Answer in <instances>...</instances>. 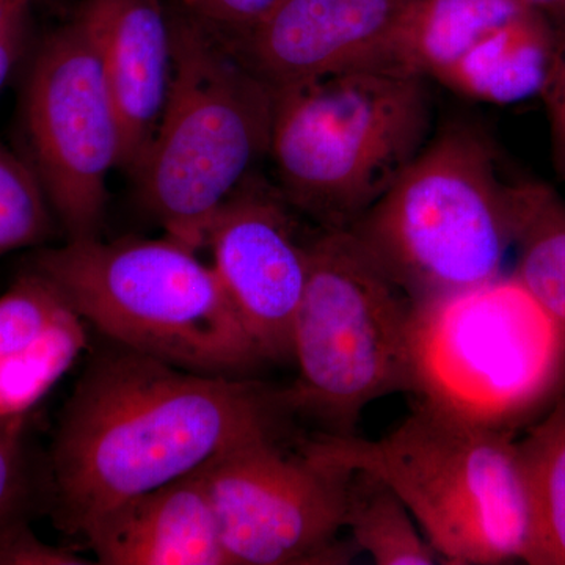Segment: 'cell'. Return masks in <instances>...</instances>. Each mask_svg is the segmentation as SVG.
<instances>
[{
    "label": "cell",
    "instance_id": "obj_3",
    "mask_svg": "<svg viewBox=\"0 0 565 565\" xmlns=\"http://www.w3.org/2000/svg\"><path fill=\"white\" fill-rule=\"evenodd\" d=\"M29 267L120 348L226 377L264 362L211 264L167 234L43 245Z\"/></svg>",
    "mask_w": 565,
    "mask_h": 565
},
{
    "label": "cell",
    "instance_id": "obj_11",
    "mask_svg": "<svg viewBox=\"0 0 565 565\" xmlns=\"http://www.w3.org/2000/svg\"><path fill=\"white\" fill-rule=\"evenodd\" d=\"M289 203L255 173L226 200L207 232L212 269L264 362L292 359V327L308 277V243Z\"/></svg>",
    "mask_w": 565,
    "mask_h": 565
},
{
    "label": "cell",
    "instance_id": "obj_9",
    "mask_svg": "<svg viewBox=\"0 0 565 565\" xmlns=\"http://www.w3.org/2000/svg\"><path fill=\"white\" fill-rule=\"evenodd\" d=\"M21 107L25 159L66 241L102 237L107 178L120 162V121L90 35L76 17L41 40Z\"/></svg>",
    "mask_w": 565,
    "mask_h": 565
},
{
    "label": "cell",
    "instance_id": "obj_8",
    "mask_svg": "<svg viewBox=\"0 0 565 565\" xmlns=\"http://www.w3.org/2000/svg\"><path fill=\"white\" fill-rule=\"evenodd\" d=\"M411 351L419 399L497 429L565 388V332L514 274L414 305Z\"/></svg>",
    "mask_w": 565,
    "mask_h": 565
},
{
    "label": "cell",
    "instance_id": "obj_16",
    "mask_svg": "<svg viewBox=\"0 0 565 565\" xmlns=\"http://www.w3.org/2000/svg\"><path fill=\"white\" fill-rule=\"evenodd\" d=\"M555 44V22L539 11H527L490 33L440 84L478 102L501 106L525 102L541 95Z\"/></svg>",
    "mask_w": 565,
    "mask_h": 565
},
{
    "label": "cell",
    "instance_id": "obj_20",
    "mask_svg": "<svg viewBox=\"0 0 565 565\" xmlns=\"http://www.w3.org/2000/svg\"><path fill=\"white\" fill-rule=\"evenodd\" d=\"M87 348L84 319L28 351L0 353V419L20 418L62 381Z\"/></svg>",
    "mask_w": 565,
    "mask_h": 565
},
{
    "label": "cell",
    "instance_id": "obj_22",
    "mask_svg": "<svg viewBox=\"0 0 565 565\" xmlns=\"http://www.w3.org/2000/svg\"><path fill=\"white\" fill-rule=\"evenodd\" d=\"M36 484L28 448V416L0 419V539L29 522Z\"/></svg>",
    "mask_w": 565,
    "mask_h": 565
},
{
    "label": "cell",
    "instance_id": "obj_2",
    "mask_svg": "<svg viewBox=\"0 0 565 565\" xmlns=\"http://www.w3.org/2000/svg\"><path fill=\"white\" fill-rule=\"evenodd\" d=\"M299 445L318 459L384 479L445 564L530 561L533 527L512 430L419 399L379 440L321 434Z\"/></svg>",
    "mask_w": 565,
    "mask_h": 565
},
{
    "label": "cell",
    "instance_id": "obj_7",
    "mask_svg": "<svg viewBox=\"0 0 565 565\" xmlns=\"http://www.w3.org/2000/svg\"><path fill=\"white\" fill-rule=\"evenodd\" d=\"M414 303L351 230H323L308 243V277L292 327L297 379L282 390L292 414L327 434H355L364 408L415 393Z\"/></svg>",
    "mask_w": 565,
    "mask_h": 565
},
{
    "label": "cell",
    "instance_id": "obj_27",
    "mask_svg": "<svg viewBox=\"0 0 565 565\" xmlns=\"http://www.w3.org/2000/svg\"><path fill=\"white\" fill-rule=\"evenodd\" d=\"M519 2L539 11V13L545 14L553 22L565 18V0H519Z\"/></svg>",
    "mask_w": 565,
    "mask_h": 565
},
{
    "label": "cell",
    "instance_id": "obj_1",
    "mask_svg": "<svg viewBox=\"0 0 565 565\" xmlns=\"http://www.w3.org/2000/svg\"><path fill=\"white\" fill-rule=\"evenodd\" d=\"M282 390L181 370L120 348L85 370L47 467L57 525L85 537L134 498L262 440H285Z\"/></svg>",
    "mask_w": 565,
    "mask_h": 565
},
{
    "label": "cell",
    "instance_id": "obj_28",
    "mask_svg": "<svg viewBox=\"0 0 565 565\" xmlns=\"http://www.w3.org/2000/svg\"><path fill=\"white\" fill-rule=\"evenodd\" d=\"M33 0H0V31L18 14L31 10Z\"/></svg>",
    "mask_w": 565,
    "mask_h": 565
},
{
    "label": "cell",
    "instance_id": "obj_21",
    "mask_svg": "<svg viewBox=\"0 0 565 565\" xmlns=\"http://www.w3.org/2000/svg\"><path fill=\"white\" fill-rule=\"evenodd\" d=\"M57 226L31 162L0 143V256L47 245Z\"/></svg>",
    "mask_w": 565,
    "mask_h": 565
},
{
    "label": "cell",
    "instance_id": "obj_14",
    "mask_svg": "<svg viewBox=\"0 0 565 565\" xmlns=\"http://www.w3.org/2000/svg\"><path fill=\"white\" fill-rule=\"evenodd\" d=\"M106 565H232L200 470L134 498L88 531Z\"/></svg>",
    "mask_w": 565,
    "mask_h": 565
},
{
    "label": "cell",
    "instance_id": "obj_25",
    "mask_svg": "<svg viewBox=\"0 0 565 565\" xmlns=\"http://www.w3.org/2000/svg\"><path fill=\"white\" fill-rule=\"evenodd\" d=\"M555 28V52L541 95L548 110L556 169L565 178V18L556 21Z\"/></svg>",
    "mask_w": 565,
    "mask_h": 565
},
{
    "label": "cell",
    "instance_id": "obj_10",
    "mask_svg": "<svg viewBox=\"0 0 565 565\" xmlns=\"http://www.w3.org/2000/svg\"><path fill=\"white\" fill-rule=\"evenodd\" d=\"M232 565L349 564L340 541L352 470L262 440L202 468Z\"/></svg>",
    "mask_w": 565,
    "mask_h": 565
},
{
    "label": "cell",
    "instance_id": "obj_26",
    "mask_svg": "<svg viewBox=\"0 0 565 565\" xmlns=\"http://www.w3.org/2000/svg\"><path fill=\"white\" fill-rule=\"evenodd\" d=\"M31 10L18 14L0 31V92L29 50Z\"/></svg>",
    "mask_w": 565,
    "mask_h": 565
},
{
    "label": "cell",
    "instance_id": "obj_17",
    "mask_svg": "<svg viewBox=\"0 0 565 565\" xmlns=\"http://www.w3.org/2000/svg\"><path fill=\"white\" fill-rule=\"evenodd\" d=\"M516 451L533 527L527 564L565 565V388Z\"/></svg>",
    "mask_w": 565,
    "mask_h": 565
},
{
    "label": "cell",
    "instance_id": "obj_6",
    "mask_svg": "<svg viewBox=\"0 0 565 565\" xmlns=\"http://www.w3.org/2000/svg\"><path fill=\"white\" fill-rule=\"evenodd\" d=\"M412 303L486 285L515 247L512 184L478 131L451 126L351 226Z\"/></svg>",
    "mask_w": 565,
    "mask_h": 565
},
{
    "label": "cell",
    "instance_id": "obj_19",
    "mask_svg": "<svg viewBox=\"0 0 565 565\" xmlns=\"http://www.w3.org/2000/svg\"><path fill=\"white\" fill-rule=\"evenodd\" d=\"M345 530L353 546L379 565L445 564L415 527L414 516L392 487L370 471L352 470Z\"/></svg>",
    "mask_w": 565,
    "mask_h": 565
},
{
    "label": "cell",
    "instance_id": "obj_12",
    "mask_svg": "<svg viewBox=\"0 0 565 565\" xmlns=\"http://www.w3.org/2000/svg\"><path fill=\"white\" fill-rule=\"evenodd\" d=\"M415 0H278L262 20L222 39L270 87L343 71L393 70V50Z\"/></svg>",
    "mask_w": 565,
    "mask_h": 565
},
{
    "label": "cell",
    "instance_id": "obj_13",
    "mask_svg": "<svg viewBox=\"0 0 565 565\" xmlns=\"http://www.w3.org/2000/svg\"><path fill=\"white\" fill-rule=\"evenodd\" d=\"M87 29L120 121L118 167L139 170L161 120L173 65L172 13L161 0H82Z\"/></svg>",
    "mask_w": 565,
    "mask_h": 565
},
{
    "label": "cell",
    "instance_id": "obj_18",
    "mask_svg": "<svg viewBox=\"0 0 565 565\" xmlns=\"http://www.w3.org/2000/svg\"><path fill=\"white\" fill-rule=\"evenodd\" d=\"M515 277L565 332V202L541 182L512 184Z\"/></svg>",
    "mask_w": 565,
    "mask_h": 565
},
{
    "label": "cell",
    "instance_id": "obj_5",
    "mask_svg": "<svg viewBox=\"0 0 565 565\" xmlns=\"http://www.w3.org/2000/svg\"><path fill=\"white\" fill-rule=\"evenodd\" d=\"M169 95L134 177L167 236L206 248L215 214L269 156L274 88L184 11L172 13Z\"/></svg>",
    "mask_w": 565,
    "mask_h": 565
},
{
    "label": "cell",
    "instance_id": "obj_24",
    "mask_svg": "<svg viewBox=\"0 0 565 565\" xmlns=\"http://www.w3.org/2000/svg\"><path fill=\"white\" fill-rule=\"evenodd\" d=\"M92 564L84 556L63 546L41 541L29 522L11 527L0 539V565H85Z\"/></svg>",
    "mask_w": 565,
    "mask_h": 565
},
{
    "label": "cell",
    "instance_id": "obj_4",
    "mask_svg": "<svg viewBox=\"0 0 565 565\" xmlns=\"http://www.w3.org/2000/svg\"><path fill=\"white\" fill-rule=\"evenodd\" d=\"M429 79L343 71L274 90L269 156L286 202L349 230L430 140Z\"/></svg>",
    "mask_w": 565,
    "mask_h": 565
},
{
    "label": "cell",
    "instance_id": "obj_23",
    "mask_svg": "<svg viewBox=\"0 0 565 565\" xmlns=\"http://www.w3.org/2000/svg\"><path fill=\"white\" fill-rule=\"evenodd\" d=\"M182 11L207 29L232 39L262 20L278 0H180Z\"/></svg>",
    "mask_w": 565,
    "mask_h": 565
},
{
    "label": "cell",
    "instance_id": "obj_15",
    "mask_svg": "<svg viewBox=\"0 0 565 565\" xmlns=\"http://www.w3.org/2000/svg\"><path fill=\"white\" fill-rule=\"evenodd\" d=\"M519 0H415L393 50V70L441 82L487 39L527 11Z\"/></svg>",
    "mask_w": 565,
    "mask_h": 565
}]
</instances>
